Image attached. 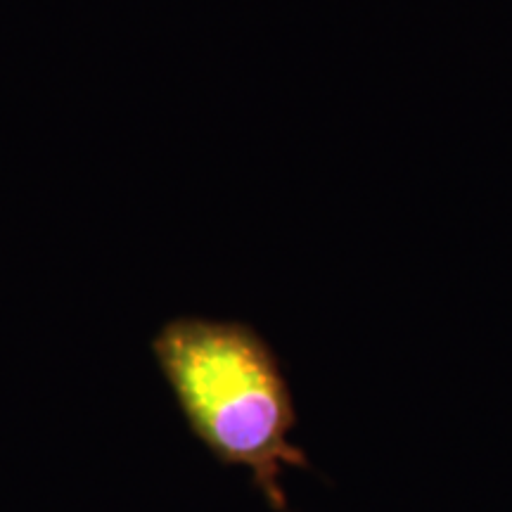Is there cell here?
Here are the masks:
<instances>
[{
  "label": "cell",
  "instance_id": "obj_1",
  "mask_svg": "<svg viewBox=\"0 0 512 512\" xmlns=\"http://www.w3.org/2000/svg\"><path fill=\"white\" fill-rule=\"evenodd\" d=\"M152 354L185 422L223 465L247 467L273 512H292L283 467L311 470L290 441L297 408L271 344L235 320L176 318L152 339Z\"/></svg>",
  "mask_w": 512,
  "mask_h": 512
}]
</instances>
